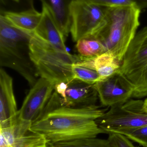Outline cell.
I'll use <instances>...</instances> for the list:
<instances>
[{
    "label": "cell",
    "instance_id": "6da1fadb",
    "mask_svg": "<svg viewBox=\"0 0 147 147\" xmlns=\"http://www.w3.org/2000/svg\"><path fill=\"white\" fill-rule=\"evenodd\" d=\"M108 109L95 105L70 107L63 103L56 92L53 93L39 120L32 123L33 131L44 136L48 146L107 134L99 127L96 120Z\"/></svg>",
    "mask_w": 147,
    "mask_h": 147
},
{
    "label": "cell",
    "instance_id": "7a4b0ae2",
    "mask_svg": "<svg viewBox=\"0 0 147 147\" xmlns=\"http://www.w3.org/2000/svg\"><path fill=\"white\" fill-rule=\"evenodd\" d=\"M142 10L134 6L107 7L105 23L94 36L121 63L137 33Z\"/></svg>",
    "mask_w": 147,
    "mask_h": 147
},
{
    "label": "cell",
    "instance_id": "3957f363",
    "mask_svg": "<svg viewBox=\"0 0 147 147\" xmlns=\"http://www.w3.org/2000/svg\"><path fill=\"white\" fill-rule=\"evenodd\" d=\"M33 32L22 30L0 16V64L18 72L33 87L39 73L30 57V40Z\"/></svg>",
    "mask_w": 147,
    "mask_h": 147
},
{
    "label": "cell",
    "instance_id": "277c9868",
    "mask_svg": "<svg viewBox=\"0 0 147 147\" xmlns=\"http://www.w3.org/2000/svg\"><path fill=\"white\" fill-rule=\"evenodd\" d=\"M29 47L31 59L40 77L54 85L68 83L74 79L72 65L80 61V56L55 47L34 32Z\"/></svg>",
    "mask_w": 147,
    "mask_h": 147
},
{
    "label": "cell",
    "instance_id": "5b68a950",
    "mask_svg": "<svg viewBox=\"0 0 147 147\" xmlns=\"http://www.w3.org/2000/svg\"><path fill=\"white\" fill-rule=\"evenodd\" d=\"M119 70L133 86V97L141 98L147 96V26L136 33Z\"/></svg>",
    "mask_w": 147,
    "mask_h": 147
},
{
    "label": "cell",
    "instance_id": "8992f818",
    "mask_svg": "<svg viewBox=\"0 0 147 147\" xmlns=\"http://www.w3.org/2000/svg\"><path fill=\"white\" fill-rule=\"evenodd\" d=\"M96 122L107 134L147 126L144 101L131 98L124 103L110 107Z\"/></svg>",
    "mask_w": 147,
    "mask_h": 147
},
{
    "label": "cell",
    "instance_id": "52a82bcc",
    "mask_svg": "<svg viewBox=\"0 0 147 147\" xmlns=\"http://www.w3.org/2000/svg\"><path fill=\"white\" fill-rule=\"evenodd\" d=\"M107 9V7L83 0L75 1L70 13V33L73 41L95 36L105 23Z\"/></svg>",
    "mask_w": 147,
    "mask_h": 147
},
{
    "label": "cell",
    "instance_id": "ba28073f",
    "mask_svg": "<svg viewBox=\"0 0 147 147\" xmlns=\"http://www.w3.org/2000/svg\"><path fill=\"white\" fill-rule=\"evenodd\" d=\"M102 106L110 107L124 103L133 97L134 88L120 70L95 84Z\"/></svg>",
    "mask_w": 147,
    "mask_h": 147
},
{
    "label": "cell",
    "instance_id": "9c48e42d",
    "mask_svg": "<svg viewBox=\"0 0 147 147\" xmlns=\"http://www.w3.org/2000/svg\"><path fill=\"white\" fill-rule=\"evenodd\" d=\"M54 86L47 80L39 78L18 111V117L32 123L39 120L52 95Z\"/></svg>",
    "mask_w": 147,
    "mask_h": 147
},
{
    "label": "cell",
    "instance_id": "30bf717a",
    "mask_svg": "<svg viewBox=\"0 0 147 147\" xmlns=\"http://www.w3.org/2000/svg\"><path fill=\"white\" fill-rule=\"evenodd\" d=\"M32 124L18 117L11 127L1 128V136L11 147H47L44 136L32 130Z\"/></svg>",
    "mask_w": 147,
    "mask_h": 147
},
{
    "label": "cell",
    "instance_id": "8fae6325",
    "mask_svg": "<svg viewBox=\"0 0 147 147\" xmlns=\"http://www.w3.org/2000/svg\"><path fill=\"white\" fill-rule=\"evenodd\" d=\"M18 117L16 101L14 94L12 78L0 69V127H11Z\"/></svg>",
    "mask_w": 147,
    "mask_h": 147
},
{
    "label": "cell",
    "instance_id": "7c38bea8",
    "mask_svg": "<svg viewBox=\"0 0 147 147\" xmlns=\"http://www.w3.org/2000/svg\"><path fill=\"white\" fill-rule=\"evenodd\" d=\"M98 98L95 84H91L73 79L68 83L66 98H63V101L66 106L83 107L95 105Z\"/></svg>",
    "mask_w": 147,
    "mask_h": 147
},
{
    "label": "cell",
    "instance_id": "4fadbf2b",
    "mask_svg": "<svg viewBox=\"0 0 147 147\" xmlns=\"http://www.w3.org/2000/svg\"><path fill=\"white\" fill-rule=\"evenodd\" d=\"M42 17L34 32L35 35L55 47L67 51L65 45V36L57 26L50 11L42 5Z\"/></svg>",
    "mask_w": 147,
    "mask_h": 147
},
{
    "label": "cell",
    "instance_id": "5bb4252c",
    "mask_svg": "<svg viewBox=\"0 0 147 147\" xmlns=\"http://www.w3.org/2000/svg\"><path fill=\"white\" fill-rule=\"evenodd\" d=\"M50 11L57 26L65 37L70 33L71 8L77 0H40Z\"/></svg>",
    "mask_w": 147,
    "mask_h": 147
},
{
    "label": "cell",
    "instance_id": "9a60e30c",
    "mask_svg": "<svg viewBox=\"0 0 147 147\" xmlns=\"http://www.w3.org/2000/svg\"><path fill=\"white\" fill-rule=\"evenodd\" d=\"M77 63L95 70L103 80L118 71L121 67L114 57L108 52L96 57H82L81 60Z\"/></svg>",
    "mask_w": 147,
    "mask_h": 147
},
{
    "label": "cell",
    "instance_id": "2e32d148",
    "mask_svg": "<svg viewBox=\"0 0 147 147\" xmlns=\"http://www.w3.org/2000/svg\"><path fill=\"white\" fill-rule=\"evenodd\" d=\"M1 14L15 26L30 32L35 31L42 17V13L34 8L21 12L5 11Z\"/></svg>",
    "mask_w": 147,
    "mask_h": 147
},
{
    "label": "cell",
    "instance_id": "e0dca14e",
    "mask_svg": "<svg viewBox=\"0 0 147 147\" xmlns=\"http://www.w3.org/2000/svg\"><path fill=\"white\" fill-rule=\"evenodd\" d=\"M77 42L76 47L80 57H96L106 52L102 44L95 37L84 38Z\"/></svg>",
    "mask_w": 147,
    "mask_h": 147
},
{
    "label": "cell",
    "instance_id": "ac0fdd59",
    "mask_svg": "<svg viewBox=\"0 0 147 147\" xmlns=\"http://www.w3.org/2000/svg\"><path fill=\"white\" fill-rule=\"evenodd\" d=\"M52 147H113L109 141L95 138H85L51 145Z\"/></svg>",
    "mask_w": 147,
    "mask_h": 147
},
{
    "label": "cell",
    "instance_id": "d6986e66",
    "mask_svg": "<svg viewBox=\"0 0 147 147\" xmlns=\"http://www.w3.org/2000/svg\"><path fill=\"white\" fill-rule=\"evenodd\" d=\"M72 71L74 79H77L91 84H94L103 80L95 70L75 63L72 65Z\"/></svg>",
    "mask_w": 147,
    "mask_h": 147
},
{
    "label": "cell",
    "instance_id": "ffe728a7",
    "mask_svg": "<svg viewBox=\"0 0 147 147\" xmlns=\"http://www.w3.org/2000/svg\"><path fill=\"white\" fill-rule=\"evenodd\" d=\"M115 133L123 135L133 142L138 143L143 147H147V126L138 128L120 130Z\"/></svg>",
    "mask_w": 147,
    "mask_h": 147
},
{
    "label": "cell",
    "instance_id": "44dd1931",
    "mask_svg": "<svg viewBox=\"0 0 147 147\" xmlns=\"http://www.w3.org/2000/svg\"><path fill=\"white\" fill-rule=\"evenodd\" d=\"M108 140L113 147H136L127 136L119 133H108Z\"/></svg>",
    "mask_w": 147,
    "mask_h": 147
},
{
    "label": "cell",
    "instance_id": "7402d4cb",
    "mask_svg": "<svg viewBox=\"0 0 147 147\" xmlns=\"http://www.w3.org/2000/svg\"><path fill=\"white\" fill-rule=\"evenodd\" d=\"M85 1L107 7L135 6L133 0H83Z\"/></svg>",
    "mask_w": 147,
    "mask_h": 147
},
{
    "label": "cell",
    "instance_id": "603a6c76",
    "mask_svg": "<svg viewBox=\"0 0 147 147\" xmlns=\"http://www.w3.org/2000/svg\"><path fill=\"white\" fill-rule=\"evenodd\" d=\"M68 88V83L61 82L55 85L54 91L58 93L63 99L66 98V93Z\"/></svg>",
    "mask_w": 147,
    "mask_h": 147
},
{
    "label": "cell",
    "instance_id": "cb8c5ba5",
    "mask_svg": "<svg viewBox=\"0 0 147 147\" xmlns=\"http://www.w3.org/2000/svg\"><path fill=\"white\" fill-rule=\"evenodd\" d=\"M144 110L147 113V98L144 101Z\"/></svg>",
    "mask_w": 147,
    "mask_h": 147
},
{
    "label": "cell",
    "instance_id": "d4e9b609",
    "mask_svg": "<svg viewBox=\"0 0 147 147\" xmlns=\"http://www.w3.org/2000/svg\"><path fill=\"white\" fill-rule=\"evenodd\" d=\"M14 1H15L16 2H19L20 0H14Z\"/></svg>",
    "mask_w": 147,
    "mask_h": 147
},
{
    "label": "cell",
    "instance_id": "484cf974",
    "mask_svg": "<svg viewBox=\"0 0 147 147\" xmlns=\"http://www.w3.org/2000/svg\"><path fill=\"white\" fill-rule=\"evenodd\" d=\"M47 147H52L51 146H47Z\"/></svg>",
    "mask_w": 147,
    "mask_h": 147
}]
</instances>
